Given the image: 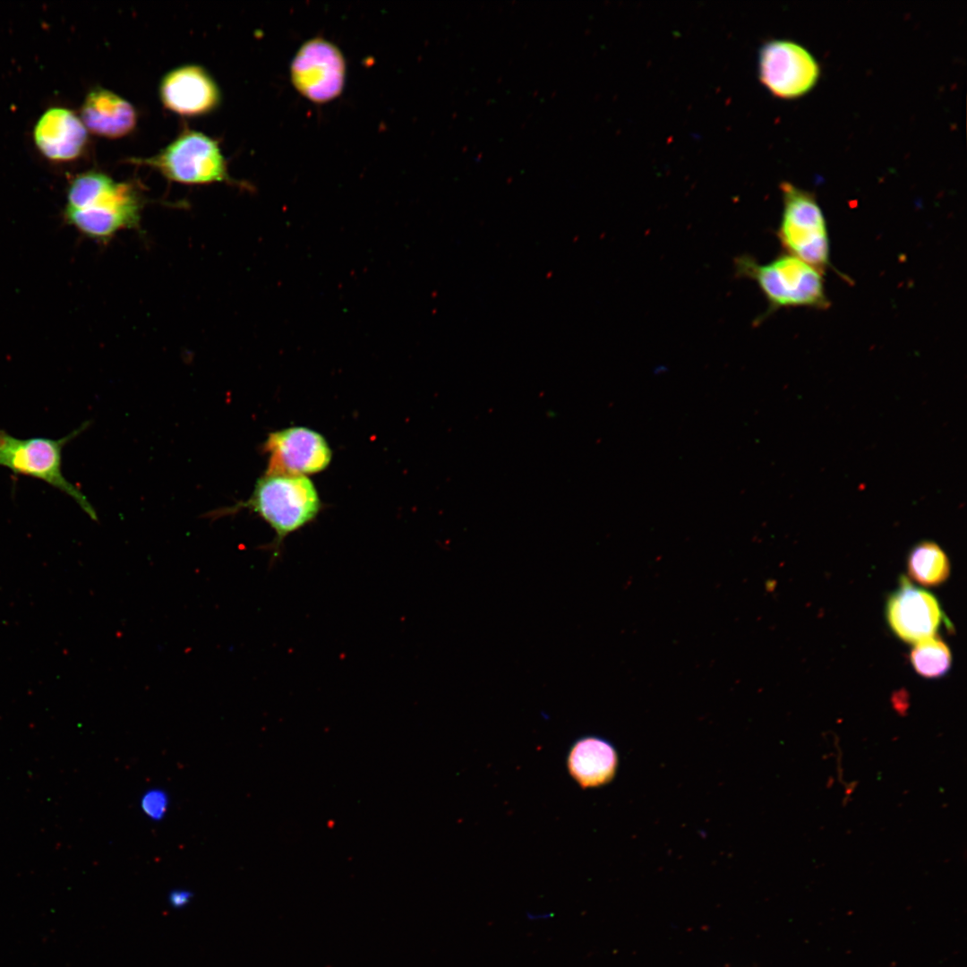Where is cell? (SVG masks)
<instances>
[{
	"label": "cell",
	"mask_w": 967,
	"mask_h": 967,
	"mask_svg": "<svg viewBox=\"0 0 967 967\" xmlns=\"http://www.w3.org/2000/svg\"><path fill=\"white\" fill-rule=\"evenodd\" d=\"M88 423L70 434L53 440L35 437L19 439L0 430V466L12 472L40 479L73 498L88 516L97 520V513L86 496L63 475L62 451L78 436Z\"/></svg>",
	"instance_id": "cell-5"
},
{
	"label": "cell",
	"mask_w": 967,
	"mask_h": 967,
	"mask_svg": "<svg viewBox=\"0 0 967 967\" xmlns=\"http://www.w3.org/2000/svg\"><path fill=\"white\" fill-rule=\"evenodd\" d=\"M81 116L86 128L107 138L128 134L137 121L136 111L127 100L102 88L89 92Z\"/></svg>",
	"instance_id": "cell-14"
},
{
	"label": "cell",
	"mask_w": 967,
	"mask_h": 967,
	"mask_svg": "<svg viewBox=\"0 0 967 967\" xmlns=\"http://www.w3.org/2000/svg\"><path fill=\"white\" fill-rule=\"evenodd\" d=\"M134 162L154 167L167 178L184 184H208L229 178L218 143L196 131H184L158 154Z\"/></svg>",
	"instance_id": "cell-6"
},
{
	"label": "cell",
	"mask_w": 967,
	"mask_h": 967,
	"mask_svg": "<svg viewBox=\"0 0 967 967\" xmlns=\"http://www.w3.org/2000/svg\"><path fill=\"white\" fill-rule=\"evenodd\" d=\"M159 96L164 106L183 116L205 115L220 101L218 87L210 73L199 65L173 69L162 79Z\"/></svg>",
	"instance_id": "cell-11"
},
{
	"label": "cell",
	"mask_w": 967,
	"mask_h": 967,
	"mask_svg": "<svg viewBox=\"0 0 967 967\" xmlns=\"http://www.w3.org/2000/svg\"><path fill=\"white\" fill-rule=\"evenodd\" d=\"M735 271L739 277L757 284L770 312L799 306L825 309L830 305L823 273L789 253L765 264L748 255L740 256L735 261Z\"/></svg>",
	"instance_id": "cell-3"
},
{
	"label": "cell",
	"mask_w": 967,
	"mask_h": 967,
	"mask_svg": "<svg viewBox=\"0 0 967 967\" xmlns=\"http://www.w3.org/2000/svg\"><path fill=\"white\" fill-rule=\"evenodd\" d=\"M290 75L294 87L306 98L315 103L329 102L343 90L345 58L333 43L312 39L295 55Z\"/></svg>",
	"instance_id": "cell-8"
},
{
	"label": "cell",
	"mask_w": 967,
	"mask_h": 967,
	"mask_svg": "<svg viewBox=\"0 0 967 967\" xmlns=\"http://www.w3.org/2000/svg\"><path fill=\"white\" fill-rule=\"evenodd\" d=\"M34 138L45 157L71 160L82 152L87 142V129L71 110L54 107L46 111L38 121Z\"/></svg>",
	"instance_id": "cell-12"
},
{
	"label": "cell",
	"mask_w": 967,
	"mask_h": 967,
	"mask_svg": "<svg viewBox=\"0 0 967 967\" xmlns=\"http://www.w3.org/2000/svg\"><path fill=\"white\" fill-rule=\"evenodd\" d=\"M783 209L777 236L787 253L822 273L830 267L826 221L815 195L789 182L781 184Z\"/></svg>",
	"instance_id": "cell-4"
},
{
	"label": "cell",
	"mask_w": 967,
	"mask_h": 967,
	"mask_svg": "<svg viewBox=\"0 0 967 967\" xmlns=\"http://www.w3.org/2000/svg\"><path fill=\"white\" fill-rule=\"evenodd\" d=\"M911 579L927 587L943 584L950 574V562L941 547L931 541L914 545L907 557Z\"/></svg>",
	"instance_id": "cell-15"
},
{
	"label": "cell",
	"mask_w": 967,
	"mask_h": 967,
	"mask_svg": "<svg viewBox=\"0 0 967 967\" xmlns=\"http://www.w3.org/2000/svg\"><path fill=\"white\" fill-rule=\"evenodd\" d=\"M193 894L186 889H173L168 894V902L175 909L185 907L192 900Z\"/></svg>",
	"instance_id": "cell-18"
},
{
	"label": "cell",
	"mask_w": 967,
	"mask_h": 967,
	"mask_svg": "<svg viewBox=\"0 0 967 967\" xmlns=\"http://www.w3.org/2000/svg\"><path fill=\"white\" fill-rule=\"evenodd\" d=\"M321 507L317 489L308 476L264 473L248 500L217 516L251 509L275 531V546L278 547L286 536L312 521Z\"/></svg>",
	"instance_id": "cell-2"
},
{
	"label": "cell",
	"mask_w": 967,
	"mask_h": 967,
	"mask_svg": "<svg viewBox=\"0 0 967 967\" xmlns=\"http://www.w3.org/2000/svg\"><path fill=\"white\" fill-rule=\"evenodd\" d=\"M819 73L812 54L796 42L773 39L760 48V81L778 98H792L808 92L816 84Z\"/></svg>",
	"instance_id": "cell-7"
},
{
	"label": "cell",
	"mask_w": 967,
	"mask_h": 967,
	"mask_svg": "<svg viewBox=\"0 0 967 967\" xmlns=\"http://www.w3.org/2000/svg\"><path fill=\"white\" fill-rule=\"evenodd\" d=\"M141 200L130 183L90 171L76 176L67 193L66 220L87 236L107 239L121 229L135 227Z\"/></svg>",
	"instance_id": "cell-1"
},
{
	"label": "cell",
	"mask_w": 967,
	"mask_h": 967,
	"mask_svg": "<svg viewBox=\"0 0 967 967\" xmlns=\"http://www.w3.org/2000/svg\"><path fill=\"white\" fill-rule=\"evenodd\" d=\"M910 661L917 673L925 678L945 675L952 665V655L948 646L935 635L914 644Z\"/></svg>",
	"instance_id": "cell-16"
},
{
	"label": "cell",
	"mask_w": 967,
	"mask_h": 967,
	"mask_svg": "<svg viewBox=\"0 0 967 967\" xmlns=\"http://www.w3.org/2000/svg\"><path fill=\"white\" fill-rule=\"evenodd\" d=\"M619 756L614 746L597 736L577 740L569 750L567 768L583 789L608 784L616 775Z\"/></svg>",
	"instance_id": "cell-13"
},
{
	"label": "cell",
	"mask_w": 967,
	"mask_h": 967,
	"mask_svg": "<svg viewBox=\"0 0 967 967\" xmlns=\"http://www.w3.org/2000/svg\"><path fill=\"white\" fill-rule=\"evenodd\" d=\"M552 916H553V914L552 912H532V911H528V912L526 913V918L528 920H531V921L545 920L552 918Z\"/></svg>",
	"instance_id": "cell-19"
},
{
	"label": "cell",
	"mask_w": 967,
	"mask_h": 967,
	"mask_svg": "<svg viewBox=\"0 0 967 967\" xmlns=\"http://www.w3.org/2000/svg\"><path fill=\"white\" fill-rule=\"evenodd\" d=\"M886 616L891 630L904 642L915 644L937 635L945 615L937 599L915 586L905 576L888 596Z\"/></svg>",
	"instance_id": "cell-10"
},
{
	"label": "cell",
	"mask_w": 967,
	"mask_h": 967,
	"mask_svg": "<svg viewBox=\"0 0 967 967\" xmlns=\"http://www.w3.org/2000/svg\"><path fill=\"white\" fill-rule=\"evenodd\" d=\"M141 809L144 815L153 821H160L167 812L168 795L161 788H150L141 798Z\"/></svg>",
	"instance_id": "cell-17"
},
{
	"label": "cell",
	"mask_w": 967,
	"mask_h": 967,
	"mask_svg": "<svg viewBox=\"0 0 967 967\" xmlns=\"http://www.w3.org/2000/svg\"><path fill=\"white\" fill-rule=\"evenodd\" d=\"M263 450L269 455L265 473L305 475L325 470L332 458L326 439L304 426H292L270 432Z\"/></svg>",
	"instance_id": "cell-9"
}]
</instances>
